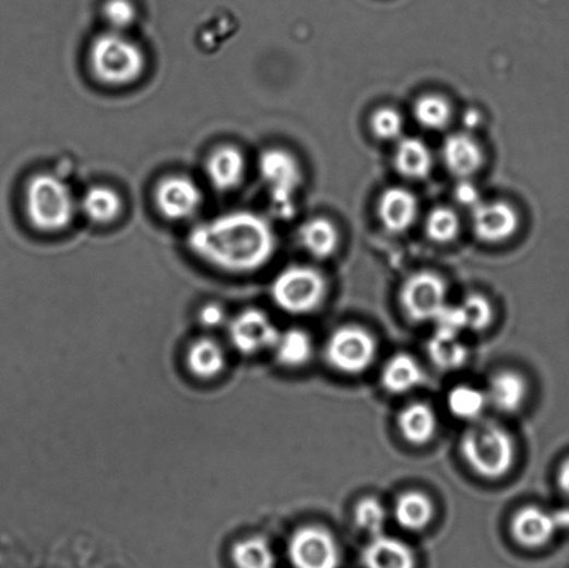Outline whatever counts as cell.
Here are the masks:
<instances>
[{"instance_id": "cell-19", "label": "cell", "mask_w": 569, "mask_h": 568, "mask_svg": "<svg viewBox=\"0 0 569 568\" xmlns=\"http://www.w3.org/2000/svg\"><path fill=\"white\" fill-rule=\"evenodd\" d=\"M527 387L525 378L515 371L497 372L489 382L488 402L503 413H514L525 402Z\"/></svg>"}, {"instance_id": "cell-22", "label": "cell", "mask_w": 569, "mask_h": 568, "mask_svg": "<svg viewBox=\"0 0 569 568\" xmlns=\"http://www.w3.org/2000/svg\"><path fill=\"white\" fill-rule=\"evenodd\" d=\"M394 166L402 176L423 180L432 170L434 156L427 143L417 138H406L398 143L394 151Z\"/></svg>"}, {"instance_id": "cell-29", "label": "cell", "mask_w": 569, "mask_h": 568, "mask_svg": "<svg viewBox=\"0 0 569 568\" xmlns=\"http://www.w3.org/2000/svg\"><path fill=\"white\" fill-rule=\"evenodd\" d=\"M486 392L471 386H459L451 389L448 395V407L454 417L475 422L488 406Z\"/></svg>"}, {"instance_id": "cell-2", "label": "cell", "mask_w": 569, "mask_h": 568, "mask_svg": "<svg viewBox=\"0 0 569 568\" xmlns=\"http://www.w3.org/2000/svg\"><path fill=\"white\" fill-rule=\"evenodd\" d=\"M461 453L474 473L488 480L505 477L514 464L511 435L491 422H478L461 439Z\"/></svg>"}, {"instance_id": "cell-8", "label": "cell", "mask_w": 569, "mask_h": 568, "mask_svg": "<svg viewBox=\"0 0 569 568\" xmlns=\"http://www.w3.org/2000/svg\"><path fill=\"white\" fill-rule=\"evenodd\" d=\"M446 284L439 275L423 271L412 275L400 291V305L410 320L432 321L446 305Z\"/></svg>"}, {"instance_id": "cell-6", "label": "cell", "mask_w": 569, "mask_h": 568, "mask_svg": "<svg viewBox=\"0 0 569 568\" xmlns=\"http://www.w3.org/2000/svg\"><path fill=\"white\" fill-rule=\"evenodd\" d=\"M261 180L269 189L271 203L281 217L295 212V197L301 184V168L294 155L284 150H266L259 158Z\"/></svg>"}, {"instance_id": "cell-13", "label": "cell", "mask_w": 569, "mask_h": 568, "mask_svg": "<svg viewBox=\"0 0 569 568\" xmlns=\"http://www.w3.org/2000/svg\"><path fill=\"white\" fill-rule=\"evenodd\" d=\"M558 524L555 514L535 506L518 510L511 521V534L521 546L541 547L548 544L555 536Z\"/></svg>"}, {"instance_id": "cell-12", "label": "cell", "mask_w": 569, "mask_h": 568, "mask_svg": "<svg viewBox=\"0 0 569 568\" xmlns=\"http://www.w3.org/2000/svg\"><path fill=\"white\" fill-rule=\"evenodd\" d=\"M518 224V214L509 203L481 202L473 209L474 233L484 242H503L514 235Z\"/></svg>"}, {"instance_id": "cell-5", "label": "cell", "mask_w": 569, "mask_h": 568, "mask_svg": "<svg viewBox=\"0 0 569 568\" xmlns=\"http://www.w3.org/2000/svg\"><path fill=\"white\" fill-rule=\"evenodd\" d=\"M274 304L288 315H307L322 304L325 280L309 265H291L271 285Z\"/></svg>"}, {"instance_id": "cell-33", "label": "cell", "mask_w": 569, "mask_h": 568, "mask_svg": "<svg viewBox=\"0 0 569 568\" xmlns=\"http://www.w3.org/2000/svg\"><path fill=\"white\" fill-rule=\"evenodd\" d=\"M461 309H463L466 329L469 330L484 331L494 320V309L484 296L476 294L466 296Z\"/></svg>"}, {"instance_id": "cell-7", "label": "cell", "mask_w": 569, "mask_h": 568, "mask_svg": "<svg viewBox=\"0 0 569 568\" xmlns=\"http://www.w3.org/2000/svg\"><path fill=\"white\" fill-rule=\"evenodd\" d=\"M376 356L377 342L370 332L361 329V327H341L328 338L327 362L343 375H360L372 365Z\"/></svg>"}, {"instance_id": "cell-30", "label": "cell", "mask_w": 569, "mask_h": 568, "mask_svg": "<svg viewBox=\"0 0 569 568\" xmlns=\"http://www.w3.org/2000/svg\"><path fill=\"white\" fill-rule=\"evenodd\" d=\"M415 119L428 130H440L448 126L451 110L448 102L437 95L419 97L414 106Z\"/></svg>"}, {"instance_id": "cell-21", "label": "cell", "mask_w": 569, "mask_h": 568, "mask_svg": "<svg viewBox=\"0 0 569 568\" xmlns=\"http://www.w3.org/2000/svg\"><path fill=\"white\" fill-rule=\"evenodd\" d=\"M382 386L394 395H402L422 386L424 372L418 362L406 353H398L384 365L381 376Z\"/></svg>"}, {"instance_id": "cell-31", "label": "cell", "mask_w": 569, "mask_h": 568, "mask_svg": "<svg viewBox=\"0 0 569 568\" xmlns=\"http://www.w3.org/2000/svg\"><path fill=\"white\" fill-rule=\"evenodd\" d=\"M428 237L435 242L446 244L458 237L460 220L458 213L449 208H437L429 213L427 218Z\"/></svg>"}, {"instance_id": "cell-14", "label": "cell", "mask_w": 569, "mask_h": 568, "mask_svg": "<svg viewBox=\"0 0 569 568\" xmlns=\"http://www.w3.org/2000/svg\"><path fill=\"white\" fill-rule=\"evenodd\" d=\"M417 214V198L407 189L389 188L379 199L378 216L388 232L394 234L406 232L414 224Z\"/></svg>"}, {"instance_id": "cell-11", "label": "cell", "mask_w": 569, "mask_h": 568, "mask_svg": "<svg viewBox=\"0 0 569 568\" xmlns=\"http://www.w3.org/2000/svg\"><path fill=\"white\" fill-rule=\"evenodd\" d=\"M155 201L164 217L186 220L197 214L202 204V191L191 178L171 176L157 184Z\"/></svg>"}, {"instance_id": "cell-39", "label": "cell", "mask_w": 569, "mask_h": 568, "mask_svg": "<svg viewBox=\"0 0 569 568\" xmlns=\"http://www.w3.org/2000/svg\"><path fill=\"white\" fill-rule=\"evenodd\" d=\"M558 485L562 493L569 496V459L564 462L560 473H558Z\"/></svg>"}, {"instance_id": "cell-35", "label": "cell", "mask_w": 569, "mask_h": 568, "mask_svg": "<svg viewBox=\"0 0 569 568\" xmlns=\"http://www.w3.org/2000/svg\"><path fill=\"white\" fill-rule=\"evenodd\" d=\"M105 19L111 25L112 31H121L131 27L137 19V9L131 0H107L104 8Z\"/></svg>"}, {"instance_id": "cell-25", "label": "cell", "mask_w": 569, "mask_h": 568, "mask_svg": "<svg viewBox=\"0 0 569 568\" xmlns=\"http://www.w3.org/2000/svg\"><path fill=\"white\" fill-rule=\"evenodd\" d=\"M85 216L96 224H110L121 214L120 194L109 187H92L81 202Z\"/></svg>"}, {"instance_id": "cell-20", "label": "cell", "mask_w": 569, "mask_h": 568, "mask_svg": "<svg viewBox=\"0 0 569 568\" xmlns=\"http://www.w3.org/2000/svg\"><path fill=\"white\" fill-rule=\"evenodd\" d=\"M225 365H227V356L224 347L212 338H200L189 346L187 366L194 377L212 380L222 375Z\"/></svg>"}, {"instance_id": "cell-28", "label": "cell", "mask_w": 569, "mask_h": 568, "mask_svg": "<svg viewBox=\"0 0 569 568\" xmlns=\"http://www.w3.org/2000/svg\"><path fill=\"white\" fill-rule=\"evenodd\" d=\"M235 568H275V555L269 541L249 536L234 545L230 552Z\"/></svg>"}, {"instance_id": "cell-15", "label": "cell", "mask_w": 569, "mask_h": 568, "mask_svg": "<svg viewBox=\"0 0 569 568\" xmlns=\"http://www.w3.org/2000/svg\"><path fill=\"white\" fill-rule=\"evenodd\" d=\"M442 156L448 170L463 180L478 171L484 162L479 143L464 132L450 135L444 141Z\"/></svg>"}, {"instance_id": "cell-10", "label": "cell", "mask_w": 569, "mask_h": 568, "mask_svg": "<svg viewBox=\"0 0 569 568\" xmlns=\"http://www.w3.org/2000/svg\"><path fill=\"white\" fill-rule=\"evenodd\" d=\"M230 344L242 355L274 350L281 332L270 317L259 309H246L229 322Z\"/></svg>"}, {"instance_id": "cell-3", "label": "cell", "mask_w": 569, "mask_h": 568, "mask_svg": "<svg viewBox=\"0 0 569 568\" xmlns=\"http://www.w3.org/2000/svg\"><path fill=\"white\" fill-rule=\"evenodd\" d=\"M92 73L106 85L125 86L135 83L145 71L142 49L120 31H110L94 39L90 50Z\"/></svg>"}, {"instance_id": "cell-4", "label": "cell", "mask_w": 569, "mask_h": 568, "mask_svg": "<svg viewBox=\"0 0 569 568\" xmlns=\"http://www.w3.org/2000/svg\"><path fill=\"white\" fill-rule=\"evenodd\" d=\"M25 210L31 224L39 232H63L74 217V197L59 177L38 174L25 189Z\"/></svg>"}, {"instance_id": "cell-1", "label": "cell", "mask_w": 569, "mask_h": 568, "mask_svg": "<svg viewBox=\"0 0 569 568\" xmlns=\"http://www.w3.org/2000/svg\"><path fill=\"white\" fill-rule=\"evenodd\" d=\"M188 247L215 269L245 274L270 262L276 238L266 220L238 210L198 224L189 233Z\"/></svg>"}, {"instance_id": "cell-38", "label": "cell", "mask_w": 569, "mask_h": 568, "mask_svg": "<svg viewBox=\"0 0 569 568\" xmlns=\"http://www.w3.org/2000/svg\"><path fill=\"white\" fill-rule=\"evenodd\" d=\"M454 197L458 199V202L465 208L470 206L474 209L476 204L481 203L478 189L470 181H461L459 186L455 187Z\"/></svg>"}, {"instance_id": "cell-16", "label": "cell", "mask_w": 569, "mask_h": 568, "mask_svg": "<svg viewBox=\"0 0 569 568\" xmlns=\"http://www.w3.org/2000/svg\"><path fill=\"white\" fill-rule=\"evenodd\" d=\"M246 162L242 152L235 146H222L209 156L206 174L217 191H230L244 181Z\"/></svg>"}, {"instance_id": "cell-27", "label": "cell", "mask_w": 569, "mask_h": 568, "mask_svg": "<svg viewBox=\"0 0 569 568\" xmlns=\"http://www.w3.org/2000/svg\"><path fill=\"white\" fill-rule=\"evenodd\" d=\"M428 355L430 362L439 370H459L469 360V350L459 341L458 335H446L435 332L428 342Z\"/></svg>"}, {"instance_id": "cell-18", "label": "cell", "mask_w": 569, "mask_h": 568, "mask_svg": "<svg viewBox=\"0 0 569 568\" xmlns=\"http://www.w3.org/2000/svg\"><path fill=\"white\" fill-rule=\"evenodd\" d=\"M398 427L408 443L422 447L437 433V414L427 403L415 402L399 413Z\"/></svg>"}, {"instance_id": "cell-37", "label": "cell", "mask_w": 569, "mask_h": 568, "mask_svg": "<svg viewBox=\"0 0 569 568\" xmlns=\"http://www.w3.org/2000/svg\"><path fill=\"white\" fill-rule=\"evenodd\" d=\"M225 320H227V315H225L224 307L217 304L203 306L199 311V321L204 329H218L224 326Z\"/></svg>"}, {"instance_id": "cell-32", "label": "cell", "mask_w": 569, "mask_h": 568, "mask_svg": "<svg viewBox=\"0 0 569 568\" xmlns=\"http://www.w3.org/2000/svg\"><path fill=\"white\" fill-rule=\"evenodd\" d=\"M355 521L368 534L381 535L384 523H387V510L378 499H361L355 509Z\"/></svg>"}, {"instance_id": "cell-24", "label": "cell", "mask_w": 569, "mask_h": 568, "mask_svg": "<svg viewBox=\"0 0 569 568\" xmlns=\"http://www.w3.org/2000/svg\"><path fill=\"white\" fill-rule=\"evenodd\" d=\"M299 239L301 247L311 256L317 259H327L335 252L340 235L330 220L312 218L301 225Z\"/></svg>"}, {"instance_id": "cell-23", "label": "cell", "mask_w": 569, "mask_h": 568, "mask_svg": "<svg viewBox=\"0 0 569 568\" xmlns=\"http://www.w3.org/2000/svg\"><path fill=\"white\" fill-rule=\"evenodd\" d=\"M435 509L427 495L412 490L400 496L394 505V519L398 524L408 531L427 529L432 521Z\"/></svg>"}, {"instance_id": "cell-26", "label": "cell", "mask_w": 569, "mask_h": 568, "mask_svg": "<svg viewBox=\"0 0 569 568\" xmlns=\"http://www.w3.org/2000/svg\"><path fill=\"white\" fill-rule=\"evenodd\" d=\"M274 352L280 365L291 368L301 367L311 359L312 341L306 331L292 329L281 332Z\"/></svg>"}, {"instance_id": "cell-9", "label": "cell", "mask_w": 569, "mask_h": 568, "mask_svg": "<svg viewBox=\"0 0 569 568\" xmlns=\"http://www.w3.org/2000/svg\"><path fill=\"white\" fill-rule=\"evenodd\" d=\"M288 555L295 568H337L341 561L331 532L316 525L301 526L292 535Z\"/></svg>"}, {"instance_id": "cell-17", "label": "cell", "mask_w": 569, "mask_h": 568, "mask_svg": "<svg viewBox=\"0 0 569 568\" xmlns=\"http://www.w3.org/2000/svg\"><path fill=\"white\" fill-rule=\"evenodd\" d=\"M366 568H415L412 547L391 536L377 535L364 549Z\"/></svg>"}, {"instance_id": "cell-34", "label": "cell", "mask_w": 569, "mask_h": 568, "mask_svg": "<svg viewBox=\"0 0 569 568\" xmlns=\"http://www.w3.org/2000/svg\"><path fill=\"white\" fill-rule=\"evenodd\" d=\"M403 117L391 107H383L374 113L371 117V130L376 137L384 141L396 140L403 132Z\"/></svg>"}, {"instance_id": "cell-36", "label": "cell", "mask_w": 569, "mask_h": 568, "mask_svg": "<svg viewBox=\"0 0 569 568\" xmlns=\"http://www.w3.org/2000/svg\"><path fill=\"white\" fill-rule=\"evenodd\" d=\"M437 324V331L446 335H460L466 329L465 317L461 306H450L446 304L432 320Z\"/></svg>"}]
</instances>
